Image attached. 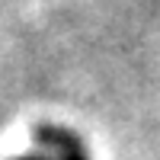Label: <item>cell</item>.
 Wrapping results in <instances>:
<instances>
[{"instance_id":"cell-1","label":"cell","mask_w":160,"mask_h":160,"mask_svg":"<svg viewBox=\"0 0 160 160\" xmlns=\"http://www.w3.org/2000/svg\"><path fill=\"white\" fill-rule=\"evenodd\" d=\"M32 138L42 144V148L55 151L58 160H90L87 151H83V144H80L71 131H64V128H58V125H38V128L32 131Z\"/></svg>"},{"instance_id":"cell-2","label":"cell","mask_w":160,"mask_h":160,"mask_svg":"<svg viewBox=\"0 0 160 160\" xmlns=\"http://www.w3.org/2000/svg\"><path fill=\"white\" fill-rule=\"evenodd\" d=\"M19 160H48V157H38V154H29V157H19Z\"/></svg>"}]
</instances>
